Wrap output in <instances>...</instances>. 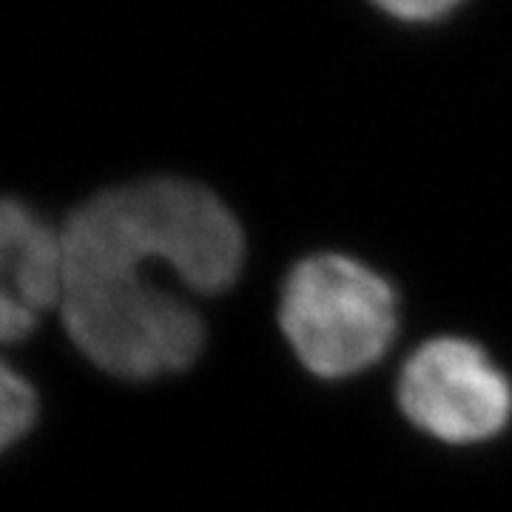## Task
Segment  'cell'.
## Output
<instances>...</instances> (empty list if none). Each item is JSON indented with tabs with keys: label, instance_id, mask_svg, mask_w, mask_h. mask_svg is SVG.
I'll return each mask as SVG.
<instances>
[{
	"label": "cell",
	"instance_id": "obj_1",
	"mask_svg": "<svg viewBox=\"0 0 512 512\" xmlns=\"http://www.w3.org/2000/svg\"><path fill=\"white\" fill-rule=\"evenodd\" d=\"M60 239L66 333L92 365L131 382L180 373L205 345L200 313L154 271L174 274L188 291L220 293L245 259L228 205L174 177L100 191L74 208Z\"/></svg>",
	"mask_w": 512,
	"mask_h": 512
},
{
	"label": "cell",
	"instance_id": "obj_2",
	"mask_svg": "<svg viewBox=\"0 0 512 512\" xmlns=\"http://www.w3.org/2000/svg\"><path fill=\"white\" fill-rule=\"evenodd\" d=\"M279 325L311 373L345 379L376 365L393 345L396 293L359 259L308 256L285 279Z\"/></svg>",
	"mask_w": 512,
	"mask_h": 512
},
{
	"label": "cell",
	"instance_id": "obj_3",
	"mask_svg": "<svg viewBox=\"0 0 512 512\" xmlns=\"http://www.w3.org/2000/svg\"><path fill=\"white\" fill-rule=\"evenodd\" d=\"M399 402L424 433L447 444H476L507 427L512 384L476 342L441 336L404 362Z\"/></svg>",
	"mask_w": 512,
	"mask_h": 512
},
{
	"label": "cell",
	"instance_id": "obj_4",
	"mask_svg": "<svg viewBox=\"0 0 512 512\" xmlns=\"http://www.w3.org/2000/svg\"><path fill=\"white\" fill-rule=\"evenodd\" d=\"M63 296L60 228L26 202L0 197V345L20 342Z\"/></svg>",
	"mask_w": 512,
	"mask_h": 512
},
{
	"label": "cell",
	"instance_id": "obj_5",
	"mask_svg": "<svg viewBox=\"0 0 512 512\" xmlns=\"http://www.w3.org/2000/svg\"><path fill=\"white\" fill-rule=\"evenodd\" d=\"M37 419V393L26 376L0 359V453L18 444Z\"/></svg>",
	"mask_w": 512,
	"mask_h": 512
},
{
	"label": "cell",
	"instance_id": "obj_6",
	"mask_svg": "<svg viewBox=\"0 0 512 512\" xmlns=\"http://www.w3.org/2000/svg\"><path fill=\"white\" fill-rule=\"evenodd\" d=\"M379 9L399 20H436L456 9L461 0H373Z\"/></svg>",
	"mask_w": 512,
	"mask_h": 512
}]
</instances>
